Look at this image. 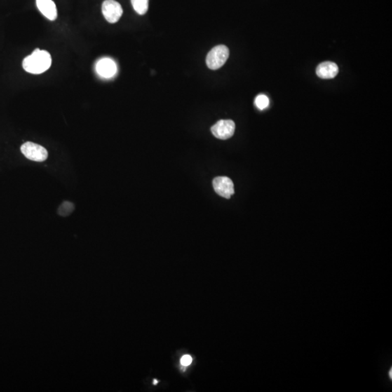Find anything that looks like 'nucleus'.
Returning a JSON list of instances; mask_svg holds the SVG:
<instances>
[{
    "instance_id": "5",
    "label": "nucleus",
    "mask_w": 392,
    "mask_h": 392,
    "mask_svg": "<svg viewBox=\"0 0 392 392\" xmlns=\"http://www.w3.org/2000/svg\"><path fill=\"white\" fill-rule=\"evenodd\" d=\"M235 122L232 120H220L212 126L211 131L218 139H228L234 135Z\"/></svg>"
},
{
    "instance_id": "8",
    "label": "nucleus",
    "mask_w": 392,
    "mask_h": 392,
    "mask_svg": "<svg viewBox=\"0 0 392 392\" xmlns=\"http://www.w3.org/2000/svg\"><path fill=\"white\" fill-rule=\"evenodd\" d=\"M96 70L102 77L111 78L116 74L117 68L114 61L110 58H104L98 61L96 66Z\"/></svg>"
},
{
    "instance_id": "9",
    "label": "nucleus",
    "mask_w": 392,
    "mask_h": 392,
    "mask_svg": "<svg viewBox=\"0 0 392 392\" xmlns=\"http://www.w3.org/2000/svg\"><path fill=\"white\" fill-rule=\"evenodd\" d=\"M36 6L42 14L50 20H56V5L52 0H36Z\"/></svg>"
},
{
    "instance_id": "13",
    "label": "nucleus",
    "mask_w": 392,
    "mask_h": 392,
    "mask_svg": "<svg viewBox=\"0 0 392 392\" xmlns=\"http://www.w3.org/2000/svg\"><path fill=\"white\" fill-rule=\"evenodd\" d=\"M192 360H192V357L190 355H184L181 358L180 362L183 366H188L192 363Z\"/></svg>"
},
{
    "instance_id": "10",
    "label": "nucleus",
    "mask_w": 392,
    "mask_h": 392,
    "mask_svg": "<svg viewBox=\"0 0 392 392\" xmlns=\"http://www.w3.org/2000/svg\"><path fill=\"white\" fill-rule=\"evenodd\" d=\"M134 10L139 15H145L147 13L149 0H131Z\"/></svg>"
},
{
    "instance_id": "3",
    "label": "nucleus",
    "mask_w": 392,
    "mask_h": 392,
    "mask_svg": "<svg viewBox=\"0 0 392 392\" xmlns=\"http://www.w3.org/2000/svg\"><path fill=\"white\" fill-rule=\"evenodd\" d=\"M20 151L28 159L36 162H43L48 158V151L43 146L32 142H26L20 147Z\"/></svg>"
},
{
    "instance_id": "2",
    "label": "nucleus",
    "mask_w": 392,
    "mask_h": 392,
    "mask_svg": "<svg viewBox=\"0 0 392 392\" xmlns=\"http://www.w3.org/2000/svg\"><path fill=\"white\" fill-rule=\"evenodd\" d=\"M229 49L225 45H218L209 52L207 57V65L209 69L217 70L225 64L229 57Z\"/></svg>"
},
{
    "instance_id": "7",
    "label": "nucleus",
    "mask_w": 392,
    "mask_h": 392,
    "mask_svg": "<svg viewBox=\"0 0 392 392\" xmlns=\"http://www.w3.org/2000/svg\"><path fill=\"white\" fill-rule=\"evenodd\" d=\"M339 67L335 63L326 61L322 63L317 67L316 74L322 79H331L337 76Z\"/></svg>"
},
{
    "instance_id": "6",
    "label": "nucleus",
    "mask_w": 392,
    "mask_h": 392,
    "mask_svg": "<svg viewBox=\"0 0 392 392\" xmlns=\"http://www.w3.org/2000/svg\"><path fill=\"white\" fill-rule=\"evenodd\" d=\"M213 187L219 196L228 199L231 198L235 193L233 181L226 177H218L214 179Z\"/></svg>"
},
{
    "instance_id": "11",
    "label": "nucleus",
    "mask_w": 392,
    "mask_h": 392,
    "mask_svg": "<svg viewBox=\"0 0 392 392\" xmlns=\"http://www.w3.org/2000/svg\"><path fill=\"white\" fill-rule=\"evenodd\" d=\"M269 98L264 95H258L255 99V105L258 109L260 110L265 109L269 106Z\"/></svg>"
},
{
    "instance_id": "12",
    "label": "nucleus",
    "mask_w": 392,
    "mask_h": 392,
    "mask_svg": "<svg viewBox=\"0 0 392 392\" xmlns=\"http://www.w3.org/2000/svg\"><path fill=\"white\" fill-rule=\"evenodd\" d=\"M74 210V205L69 201H66L62 205H60V208L58 209V214L61 216H68Z\"/></svg>"
},
{
    "instance_id": "1",
    "label": "nucleus",
    "mask_w": 392,
    "mask_h": 392,
    "mask_svg": "<svg viewBox=\"0 0 392 392\" xmlns=\"http://www.w3.org/2000/svg\"><path fill=\"white\" fill-rule=\"evenodd\" d=\"M51 64L50 54L45 50L36 49L32 54L23 61V68L30 74H40L48 71Z\"/></svg>"
},
{
    "instance_id": "14",
    "label": "nucleus",
    "mask_w": 392,
    "mask_h": 392,
    "mask_svg": "<svg viewBox=\"0 0 392 392\" xmlns=\"http://www.w3.org/2000/svg\"><path fill=\"white\" fill-rule=\"evenodd\" d=\"M154 384L155 385L157 384V381H154Z\"/></svg>"
},
{
    "instance_id": "4",
    "label": "nucleus",
    "mask_w": 392,
    "mask_h": 392,
    "mask_svg": "<svg viewBox=\"0 0 392 392\" xmlns=\"http://www.w3.org/2000/svg\"><path fill=\"white\" fill-rule=\"evenodd\" d=\"M102 12L108 22L115 24L121 18L123 9L121 5L115 0H106L102 3Z\"/></svg>"
}]
</instances>
